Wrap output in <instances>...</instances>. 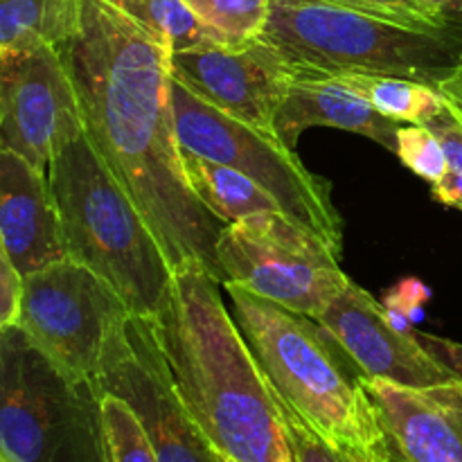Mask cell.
Segmentation results:
<instances>
[{
    "instance_id": "obj_1",
    "label": "cell",
    "mask_w": 462,
    "mask_h": 462,
    "mask_svg": "<svg viewBox=\"0 0 462 462\" xmlns=\"http://www.w3.org/2000/svg\"><path fill=\"white\" fill-rule=\"evenodd\" d=\"M86 135L152 226L171 269L201 264L224 284L226 224L189 188L171 106V52L106 0H81L79 30L59 45Z\"/></svg>"
},
{
    "instance_id": "obj_2",
    "label": "cell",
    "mask_w": 462,
    "mask_h": 462,
    "mask_svg": "<svg viewBox=\"0 0 462 462\" xmlns=\"http://www.w3.org/2000/svg\"><path fill=\"white\" fill-rule=\"evenodd\" d=\"M201 264L174 271L149 319L185 409L230 462H293L273 383Z\"/></svg>"
},
{
    "instance_id": "obj_3",
    "label": "cell",
    "mask_w": 462,
    "mask_h": 462,
    "mask_svg": "<svg viewBox=\"0 0 462 462\" xmlns=\"http://www.w3.org/2000/svg\"><path fill=\"white\" fill-rule=\"evenodd\" d=\"M221 287L233 302L235 323L280 397L338 454L393 462L386 433L361 386L365 374L341 343L310 316L235 282Z\"/></svg>"
},
{
    "instance_id": "obj_4",
    "label": "cell",
    "mask_w": 462,
    "mask_h": 462,
    "mask_svg": "<svg viewBox=\"0 0 462 462\" xmlns=\"http://www.w3.org/2000/svg\"><path fill=\"white\" fill-rule=\"evenodd\" d=\"M68 257L106 280L134 316L152 319L174 278L152 226L81 135L50 165Z\"/></svg>"
},
{
    "instance_id": "obj_5",
    "label": "cell",
    "mask_w": 462,
    "mask_h": 462,
    "mask_svg": "<svg viewBox=\"0 0 462 462\" xmlns=\"http://www.w3.org/2000/svg\"><path fill=\"white\" fill-rule=\"evenodd\" d=\"M260 39L316 75H391L440 88L462 68V14L418 30L320 0H273Z\"/></svg>"
},
{
    "instance_id": "obj_6",
    "label": "cell",
    "mask_w": 462,
    "mask_h": 462,
    "mask_svg": "<svg viewBox=\"0 0 462 462\" xmlns=\"http://www.w3.org/2000/svg\"><path fill=\"white\" fill-rule=\"evenodd\" d=\"M0 462H106L97 383L57 368L18 325L0 329Z\"/></svg>"
},
{
    "instance_id": "obj_7",
    "label": "cell",
    "mask_w": 462,
    "mask_h": 462,
    "mask_svg": "<svg viewBox=\"0 0 462 462\" xmlns=\"http://www.w3.org/2000/svg\"><path fill=\"white\" fill-rule=\"evenodd\" d=\"M171 106L180 147L246 174L289 219L325 239L341 257L343 219L332 201V185L307 170L296 149L210 106L174 77Z\"/></svg>"
},
{
    "instance_id": "obj_8",
    "label": "cell",
    "mask_w": 462,
    "mask_h": 462,
    "mask_svg": "<svg viewBox=\"0 0 462 462\" xmlns=\"http://www.w3.org/2000/svg\"><path fill=\"white\" fill-rule=\"evenodd\" d=\"M217 257L224 282L314 320L352 282L332 246L282 212H260L226 226Z\"/></svg>"
},
{
    "instance_id": "obj_9",
    "label": "cell",
    "mask_w": 462,
    "mask_h": 462,
    "mask_svg": "<svg viewBox=\"0 0 462 462\" xmlns=\"http://www.w3.org/2000/svg\"><path fill=\"white\" fill-rule=\"evenodd\" d=\"M131 316L106 280L68 257L25 275L18 328L63 373L97 383Z\"/></svg>"
},
{
    "instance_id": "obj_10",
    "label": "cell",
    "mask_w": 462,
    "mask_h": 462,
    "mask_svg": "<svg viewBox=\"0 0 462 462\" xmlns=\"http://www.w3.org/2000/svg\"><path fill=\"white\" fill-rule=\"evenodd\" d=\"M97 388L122 397L138 413L161 462H221L185 409L149 319L131 316L117 334Z\"/></svg>"
},
{
    "instance_id": "obj_11",
    "label": "cell",
    "mask_w": 462,
    "mask_h": 462,
    "mask_svg": "<svg viewBox=\"0 0 462 462\" xmlns=\"http://www.w3.org/2000/svg\"><path fill=\"white\" fill-rule=\"evenodd\" d=\"M86 134L79 95L57 48L0 54V144L50 171Z\"/></svg>"
},
{
    "instance_id": "obj_12",
    "label": "cell",
    "mask_w": 462,
    "mask_h": 462,
    "mask_svg": "<svg viewBox=\"0 0 462 462\" xmlns=\"http://www.w3.org/2000/svg\"><path fill=\"white\" fill-rule=\"evenodd\" d=\"M170 70L203 102L273 138L275 113L302 75L300 68L260 36L246 43L174 52Z\"/></svg>"
},
{
    "instance_id": "obj_13",
    "label": "cell",
    "mask_w": 462,
    "mask_h": 462,
    "mask_svg": "<svg viewBox=\"0 0 462 462\" xmlns=\"http://www.w3.org/2000/svg\"><path fill=\"white\" fill-rule=\"evenodd\" d=\"M316 320L341 343L365 377L388 379L409 388L460 379L418 338L397 329L382 302L359 284H347L346 291Z\"/></svg>"
},
{
    "instance_id": "obj_14",
    "label": "cell",
    "mask_w": 462,
    "mask_h": 462,
    "mask_svg": "<svg viewBox=\"0 0 462 462\" xmlns=\"http://www.w3.org/2000/svg\"><path fill=\"white\" fill-rule=\"evenodd\" d=\"M393 462H462V379L427 388L361 379Z\"/></svg>"
},
{
    "instance_id": "obj_15",
    "label": "cell",
    "mask_w": 462,
    "mask_h": 462,
    "mask_svg": "<svg viewBox=\"0 0 462 462\" xmlns=\"http://www.w3.org/2000/svg\"><path fill=\"white\" fill-rule=\"evenodd\" d=\"M0 248L23 278L68 260L48 171L12 149H0Z\"/></svg>"
},
{
    "instance_id": "obj_16",
    "label": "cell",
    "mask_w": 462,
    "mask_h": 462,
    "mask_svg": "<svg viewBox=\"0 0 462 462\" xmlns=\"http://www.w3.org/2000/svg\"><path fill=\"white\" fill-rule=\"evenodd\" d=\"M275 138L289 149H296L302 131L311 126H334L374 140L388 152H397V125L391 117L374 111L359 93L347 88L332 75L302 72L289 88L287 97L275 113Z\"/></svg>"
},
{
    "instance_id": "obj_17",
    "label": "cell",
    "mask_w": 462,
    "mask_h": 462,
    "mask_svg": "<svg viewBox=\"0 0 462 462\" xmlns=\"http://www.w3.org/2000/svg\"><path fill=\"white\" fill-rule=\"evenodd\" d=\"M180 161L199 201L226 226L260 212H282L266 189L235 167L203 158L185 147H180Z\"/></svg>"
},
{
    "instance_id": "obj_18",
    "label": "cell",
    "mask_w": 462,
    "mask_h": 462,
    "mask_svg": "<svg viewBox=\"0 0 462 462\" xmlns=\"http://www.w3.org/2000/svg\"><path fill=\"white\" fill-rule=\"evenodd\" d=\"M81 23V0H0V54L59 48Z\"/></svg>"
},
{
    "instance_id": "obj_19",
    "label": "cell",
    "mask_w": 462,
    "mask_h": 462,
    "mask_svg": "<svg viewBox=\"0 0 462 462\" xmlns=\"http://www.w3.org/2000/svg\"><path fill=\"white\" fill-rule=\"evenodd\" d=\"M138 23L153 41L174 52L230 43L221 32L208 25L188 0H106Z\"/></svg>"
},
{
    "instance_id": "obj_20",
    "label": "cell",
    "mask_w": 462,
    "mask_h": 462,
    "mask_svg": "<svg viewBox=\"0 0 462 462\" xmlns=\"http://www.w3.org/2000/svg\"><path fill=\"white\" fill-rule=\"evenodd\" d=\"M332 77L359 93L374 111L395 122L429 125L433 117L440 116L447 104L440 88H433L422 81L404 79V77L365 75V72H343V75Z\"/></svg>"
},
{
    "instance_id": "obj_21",
    "label": "cell",
    "mask_w": 462,
    "mask_h": 462,
    "mask_svg": "<svg viewBox=\"0 0 462 462\" xmlns=\"http://www.w3.org/2000/svg\"><path fill=\"white\" fill-rule=\"evenodd\" d=\"M102 431L106 462H161L138 413L113 393H102Z\"/></svg>"
},
{
    "instance_id": "obj_22",
    "label": "cell",
    "mask_w": 462,
    "mask_h": 462,
    "mask_svg": "<svg viewBox=\"0 0 462 462\" xmlns=\"http://www.w3.org/2000/svg\"><path fill=\"white\" fill-rule=\"evenodd\" d=\"M188 5L230 43H246L264 32L273 0H188Z\"/></svg>"
},
{
    "instance_id": "obj_23",
    "label": "cell",
    "mask_w": 462,
    "mask_h": 462,
    "mask_svg": "<svg viewBox=\"0 0 462 462\" xmlns=\"http://www.w3.org/2000/svg\"><path fill=\"white\" fill-rule=\"evenodd\" d=\"M397 156L420 179L431 185L449 174V158L440 138L427 125H406L397 129Z\"/></svg>"
},
{
    "instance_id": "obj_24",
    "label": "cell",
    "mask_w": 462,
    "mask_h": 462,
    "mask_svg": "<svg viewBox=\"0 0 462 462\" xmlns=\"http://www.w3.org/2000/svg\"><path fill=\"white\" fill-rule=\"evenodd\" d=\"M334 7L352 9V12L368 14V16L386 18L400 25L418 27V30H433L458 18L462 12H445L427 0H320Z\"/></svg>"
},
{
    "instance_id": "obj_25",
    "label": "cell",
    "mask_w": 462,
    "mask_h": 462,
    "mask_svg": "<svg viewBox=\"0 0 462 462\" xmlns=\"http://www.w3.org/2000/svg\"><path fill=\"white\" fill-rule=\"evenodd\" d=\"M275 391V388H273ZM275 400H278L280 411H282L284 429H287L289 447H291L293 462H341L338 458V451H334L300 415L296 413L293 406H289L287 402L280 397V393L275 391Z\"/></svg>"
},
{
    "instance_id": "obj_26",
    "label": "cell",
    "mask_w": 462,
    "mask_h": 462,
    "mask_svg": "<svg viewBox=\"0 0 462 462\" xmlns=\"http://www.w3.org/2000/svg\"><path fill=\"white\" fill-rule=\"evenodd\" d=\"M23 287H25V278L14 266L7 253L0 248V329L18 325L23 305Z\"/></svg>"
},
{
    "instance_id": "obj_27",
    "label": "cell",
    "mask_w": 462,
    "mask_h": 462,
    "mask_svg": "<svg viewBox=\"0 0 462 462\" xmlns=\"http://www.w3.org/2000/svg\"><path fill=\"white\" fill-rule=\"evenodd\" d=\"M427 126H431L433 134L440 138L449 158L451 171L462 174V108L451 99H447L440 116L433 117Z\"/></svg>"
},
{
    "instance_id": "obj_28",
    "label": "cell",
    "mask_w": 462,
    "mask_h": 462,
    "mask_svg": "<svg viewBox=\"0 0 462 462\" xmlns=\"http://www.w3.org/2000/svg\"><path fill=\"white\" fill-rule=\"evenodd\" d=\"M431 192L436 201L462 212V174H458V171L449 170V174H447L440 183L431 185Z\"/></svg>"
},
{
    "instance_id": "obj_29",
    "label": "cell",
    "mask_w": 462,
    "mask_h": 462,
    "mask_svg": "<svg viewBox=\"0 0 462 462\" xmlns=\"http://www.w3.org/2000/svg\"><path fill=\"white\" fill-rule=\"evenodd\" d=\"M440 90L447 99H451V102H456L462 108V68L447 84L440 86Z\"/></svg>"
},
{
    "instance_id": "obj_30",
    "label": "cell",
    "mask_w": 462,
    "mask_h": 462,
    "mask_svg": "<svg viewBox=\"0 0 462 462\" xmlns=\"http://www.w3.org/2000/svg\"><path fill=\"white\" fill-rule=\"evenodd\" d=\"M427 3L436 5L445 12H462V0H427Z\"/></svg>"
},
{
    "instance_id": "obj_31",
    "label": "cell",
    "mask_w": 462,
    "mask_h": 462,
    "mask_svg": "<svg viewBox=\"0 0 462 462\" xmlns=\"http://www.w3.org/2000/svg\"><path fill=\"white\" fill-rule=\"evenodd\" d=\"M338 458H341V462H361V460L352 458V456H346V454H338Z\"/></svg>"
},
{
    "instance_id": "obj_32",
    "label": "cell",
    "mask_w": 462,
    "mask_h": 462,
    "mask_svg": "<svg viewBox=\"0 0 462 462\" xmlns=\"http://www.w3.org/2000/svg\"><path fill=\"white\" fill-rule=\"evenodd\" d=\"M219 460H221V462H230V460H226V458H221V456H219Z\"/></svg>"
}]
</instances>
